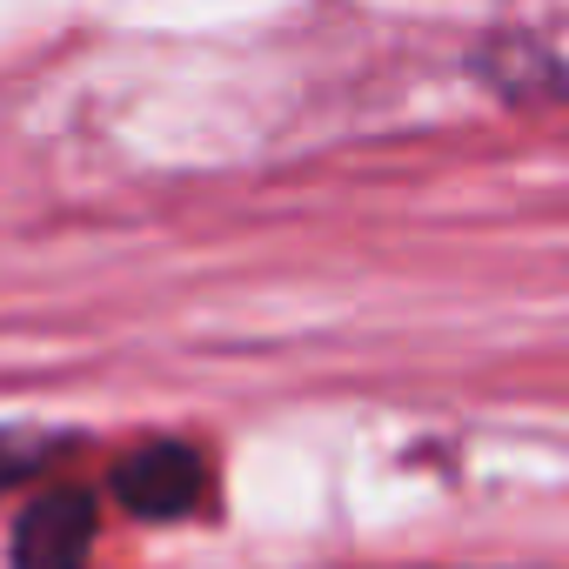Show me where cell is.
Here are the masks:
<instances>
[{
  "label": "cell",
  "instance_id": "cell-3",
  "mask_svg": "<svg viewBox=\"0 0 569 569\" xmlns=\"http://www.w3.org/2000/svg\"><path fill=\"white\" fill-rule=\"evenodd\" d=\"M482 74H489L496 94L516 101V108H542V101L562 94V61H556V48L536 41V34H502V41H489Z\"/></svg>",
  "mask_w": 569,
  "mask_h": 569
},
{
  "label": "cell",
  "instance_id": "cell-4",
  "mask_svg": "<svg viewBox=\"0 0 569 569\" xmlns=\"http://www.w3.org/2000/svg\"><path fill=\"white\" fill-rule=\"evenodd\" d=\"M54 449H61L54 436H21V429H0V496H8L14 482H28V476H34Z\"/></svg>",
  "mask_w": 569,
  "mask_h": 569
},
{
  "label": "cell",
  "instance_id": "cell-1",
  "mask_svg": "<svg viewBox=\"0 0 569 569\" xmlns=\"http://www.w3.org/2000/svg\"><path fill=\"white\" fill-rule=\"evenodd\" d=\"M114 496H121V509H134L148 522H174V516L208 502V462L188 442L154 436L114 462Z\"/></svg>",
  "mask_w": 569,
  "mask_h": 569
},
{
  "label": "cell",
  "instance_id": "cell-2",
  "mask_svg": "<svg viewBox=\"0 0 569 569\" xmlns=\"http://www.w3.org/2000/svg\"><path fill=\"white\" fill-rule=\"evenodd\" d=\"M94 549V496L74 482L41 489L14 522V569H88Z\"/></svg>",
  "mask_w": 569,
  "mask_h": 569
}]
</instances>
